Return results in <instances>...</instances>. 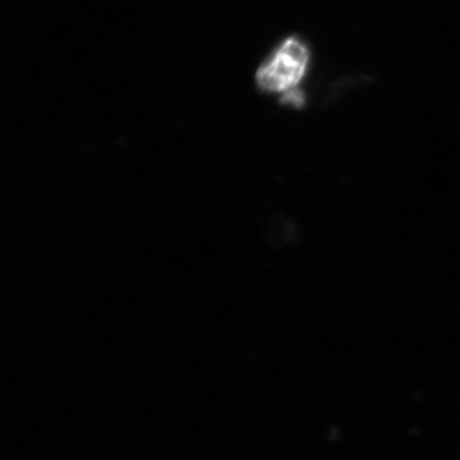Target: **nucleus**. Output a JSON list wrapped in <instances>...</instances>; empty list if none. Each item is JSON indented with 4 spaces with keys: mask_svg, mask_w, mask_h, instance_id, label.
<instances>
[{
    "mask_svg": "<svg viewBox=\"0 0 460 460\" xmlns=\"http://www.w3.org/2000/svg\"><path fill=\"white\" fill-rule=\"evenodd\" d=\"M310 50L296 36L288 38L256 74L260 90L269 93H284L296 90L307 74Z\"/></svg>",
    "mask_w": 460,
    "mask_h": 460,
    "instance_id": "f257e3e1",
    "label": "nucleus"
},
{
    "mask_svg": "<svg viewBox=\"0 0 460 460\" xmlns=\"http://www.w3.org/2000/svg\"><path fill=\"white\" fill-rule=\"evenodd\" d=\"M280 102L293 108H301L305 104V95L299 90L289 91V93H284L281 96Z\"/></svg>",
    "mask_w": 460,
    "mask_h": 460,
    "instance_id": "f03ea898",
    "label": "nucleus"
}]
</instances>
